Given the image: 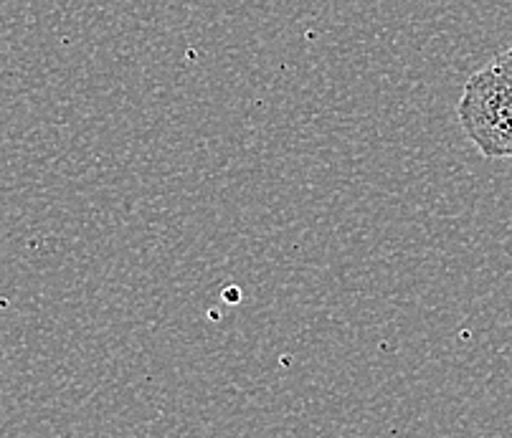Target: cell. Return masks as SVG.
Masks as SVG:
<instances>
[{"label": "cell", "mask_w": 512, "mask_h": 438, "mask_svg": "<svg viewBox=\"0 0 512 438\" xmlns=\"http://www.w3.org/2000/svg\"><path fill=\"white\" fill-rule=\"evenodd\" d=\"M457 119L487 160H512V46L464 82Z\"/></svg>", "instance_id": "1"}]
</instances>
